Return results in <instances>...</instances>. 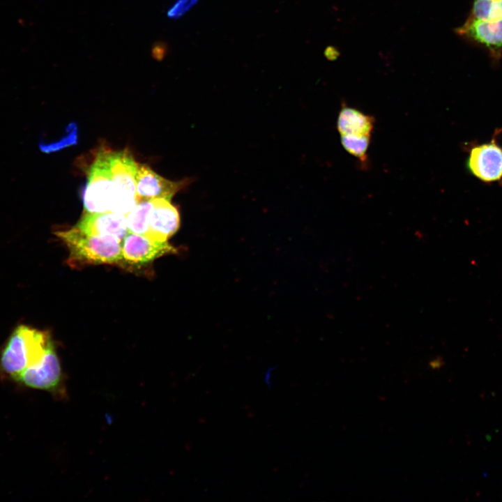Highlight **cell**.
Wrapping results in <instances>:
<instances>
[{"instance_id": "obj_14", "label": "cell", "mask_w": 502, "mask_h": 502, "mask_svg": "<svg viewBox=\"0 0 502 502\" xmlns=\"http://www.w3.org/2000/svg\"><path fill=\"white\" fill-rule=\"evenodd\" d=\"M470 17L482 20L502 18V0H473Z\"/></svg>"}, {"instance_id": "obj_10", "label": "cell", "mask_w": 502, "mask_h": 502, "mask_svg": "<svg viewBox=\"0 0 502 502\" xmlns=\"http://www.w3.org/2000/svg\"><path fill=\"white\" fill-rule=\"evenodd\" d=\"M149 228L145 236L158 241H167L179 229L180 214L170 201L152 199Z\"/></svg>"}, {"instance_id": "obj_15", "label": "cell", "mask_w": 502, "mask_h": 502, "mask_svg": "<svg viewBox=\"0 0 502 502\" xmlns=\"http://www.w3.org/2000/svg\"><path fill=\"white\" fill-rule=\"evenodd\" d=\"M369 135H340L341 144L344 149L362 162L367 158V151L370 142Z\"/></svg>"}, {"instance_id": "obj_1", "label": "cell", "mask_w": 502, "mask_h": 502, "mask_svg": "<svg viewBox=\"0 0 502 502\" xmlns=\"http://www.w3.org/2000/svg\"><path fill=\"white\" fill-rule=\"evenodd\" d=\"M52 341L50 334L21 324L12 332L0 356V368L13 380L26 368L38 363Z\"/></svg>"}, {"instance_id": "obj_6", "label": "cell", "mask_w": 502, "mask_h": 502, "mask_svg": "<svg viewBox=\"0 0 502 502\" xmlns=\"http://www.w3.org/2000/svg\"><path fill=\"white\" fill-rule=\"evenodd\" d=\"M31 388L56 392L63 380L60 361L52 341L43 359L26 368L15 379Z\"/></svg>"}, {"instance_id": "obj_13", "label": "cell", "mask_w": 502, "mask_h": 502, "mask_svg": "<svg viewBox=\"0 0 502 502\" xmlns=\"http://www.w3.org/2000/svg\"><path fill=\"white\" fill-rule=\"evenodd\" d=\"M152 207L151 200L140 201L126 215L128 232L143 235L146 234Z\"/></svg>"}, {"instance_id": "obj_3", "label": "cell", "mask_w": 502, "mask_h": 502, "mask_svg": "<svg viewBox=\"0 0 502 502\" xmlns=\"http://www.w3.org/2000/svg\"><path fill=\"white\" fill-rule=\"evenodd\" d=\"M114 195L109 211L128 214L138 203L136 199L135 174L137 165L130 152L107 151Z\"/></svg>"}, {"instance_id": "obj_16", "label": "cell", "mask_w": 502, "mask_h": 502, "mask_svg": "<svg viewBox=\"0 0 502 502\" xmlns=\"http://www.w3.org/2000/svg\"><path fill=\"white\" fill-rule=\"evenodd\" d=\"M198 0H177L167 11V16L171 19H178L185 14Z\"/></svg>"}, {"instance_id": "obj_4", "label": "cell", "mask_w": 502, "mask_h": 502, "mask_svg": "<svg viewBox=\"0 0 502 502\" xmlns=\"http://www.w3.org/2000/svg\"><path fill=\"white\" fill-rule=\"evenodd\" d=\"M114 195V188L107 151H101L88 172V180L83 195L85 211L91 213L109 211Z\"/></svg>"}, {"instance_id": "obj_9", "label": "cell", "mask_w": 502, "mask_h": 502, "mask_svg": "<svg viewBox=\"0 0 502 502\" xmlns=\"http://www.w3.org/2000/svg\"><path fill=\"white\" fill-rule=\"evenodd\" d=\"M136 199L144 200L165 199L171 201L174 195L190 183L189 179L172 181L158 175L149 167L137 165L135 174Z\"/></svg>"}, {"instance_id": "obj_17", "label": "cell", "mask_w": 502, "mask_h": 502, "mask_svg": "<svg viewBox=\"0 0 502 502\" xmlns=\"http://www.w3.org/2000/svg\"><path fill=\"white\" fill-rule=\"evenodd\" d=\"M166 52V48L164 47V45H156L152 51L153 56L155 58V59H161L165 56Z\"/></svg>"}, {"instance_id": "obj_12", "label": "cell", "mask_w": 502, "mask_h": 502, "mask_svg": "<svg viewBox=\"0 0 502 502\" xmlns=\"http://www.w3.org/2000/svg\"><path fill=\"white\" fill-rule=\"evenodd\" d=\"M374 125L373 116L347 105L342 107L337 121V129L340 135L371 136Z\"/></svg>"}, {"instance_id": "obj_8", "label": "cell", "mask_w": 502, "mask_h": 502, "mask_svg": "<svg viewBox=\"0 0 502 502\" xmlns=\"http://www.w3.org/2000/svg\"><path fill=\"white\" fill-rule=\"evenodd\" d=\"M121 252L124 264L139 266L152 262L164 255L175 254L177 249L168 241L128 232L121 243Z\"/></svg>"}, {"instance_id": "obj_7", "label": "cell", "mask_w": 502, "mask_h": 502, "mask_svg": "<svg viewBox=\"0 0 502 502\" xmlns=\"http://www.w3.org/2000/svg\"><path fill=\"white\" fill-rule=\"evenodd\" d=\"M456 32L462 38L487 50L495 61L502 57V18L482 20L469 17Z\"/></svg>"}, {"instance_id": "obj_11", "label": "cell", "mask_w": 502, "mask_h": 502, "mask_svg": "<svg viewBox=\"0 0 502 502\" xmlns=\"http://www.w3.org/2000/svg\"><path fill=\"white\" fill-rule=\"evenodd\" d=\"M76 227L91 235L111 236L121 242L128 233L126 215L110 211L105 213H85Z\"/></svg>"}, {"instance_id": "obj_5", "label": "cell", "mask_w": 502, "mask_h": 502, "mask_svg": "<svg viewBox=\"0 0 502 502\" xmlns=\"http://www.w3.org/2000/svg\"><path fill=\"white\" fill-rule=\"evenodd\" d=\"M496 136L488 142L473 145L466 162L469 172L485 183L502 178V146Z\"/></svg>"}, {"instance_id": "obj_2", "label": "cell", "mask_w": 502, "mask_h": 502, "mask_svg": "<svg viewBox=\"0 0 502 502\" xmlns=\"http://www.w3.org/2000/svg\"><path fill=\"white\" fill-rule=\"evenodd\" d=\"M56 234L67 246L72 264H124L122 242L114 236L87 234L76 227Z\"/></svg>"}]
</instances>
